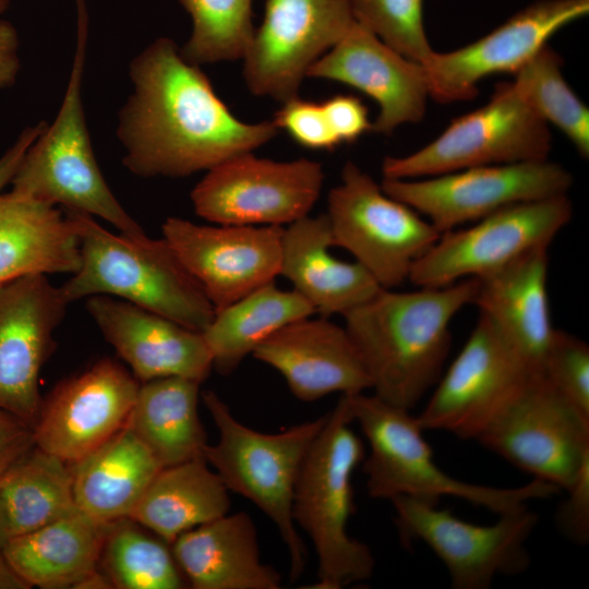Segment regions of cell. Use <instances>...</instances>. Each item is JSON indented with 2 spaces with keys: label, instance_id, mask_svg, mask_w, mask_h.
Returning a JSON list of instances; mask_svg holds the SVG:
<instances>
[{
  "label": "cell",
  "instance_id": "6da1fadb",
  "mask_svg": "<svg viewBox=\"0 0 589 589\" xmlns=\"http://www.w3.org/2000/svg\"><path fill=\"white\" fill-rule=\"evenodd\" d=\"M133 91L119 112L117 136L123 165L134 175L187 177L273 140L274 122L250 123L218 97L199 65L160 37L130 63Z\"/></svg>",
  "mask_w": 589,
  "mask_h": 589
},
{
  "label": "cell",
  "instance_id": "7a4b0ae2",
  "mask_svg": "<svg viewBox=\"0 0 589 589\" xmlns=\"http://www.w3.org/2000/svg\"><path fill=\"white\" fill-rule=\"evenodd\" d=\"M478 278L413 291L382 288L347 312L345 328L380 399L411 410L443 374L456 314L472 304Z\"/></svg>",
  "mask_w": 589,
  "mask_h": 589
},
{
  "label": "cell",
  "instance_id": "3957f363",
  "mask_svg": "<svg viewBox=\"0 0 589 589\" xmlns=\"http://www.w3.org/2000/svg\"><path fill=\"white\" fill-rule=\"evenodd\" d=\"M63 211L80 243V266L61 286L69 303L115 296L193 330L207 327L215 309L164 238L117 236L91 215Z\"/></svg>",
  "mask_w": 589,
  "mask_h": 589
},
{
  "label": "cell",
  "instance_id": "277c9868",
  "mask_svg": "<svg viewBox=\"0 0 589 589\" xmlns=\"http://www.w3.org/2000/svg\"><path fill=\"white\" fill-rule=\"evenodd\" d=\"M352 422L342 394L308 450L294 485L292 518L317 556V581L311 589H340L368 580L375 567L371 549L348 533L356 510L352 474L365 456Z\"/></svg>",
  "mask_w": 589,
  "mask_h": 589
},
{
  "label": "cell",
  "instance_id": "5b68a950",
  "mask_svg": "<svg viewBox=\"0 0 589 589\" xmlns=\"http://www.w3.org/2000/svg\"><path fill=\"white\" fill-rule=\"evenodd\" d=\"M353 421L369 445L362 460L366 490L372 498L408 496L438 505L450 496L503 515L561 492L556 485L533 479L517 488H494L456 479L434 461L423 430L410 410L393 406L375 395H347Z\"/></svg>",
  "mask_w": 589,
  "mask_h": 589
},
{
  "label": "cell",
  "instance_id": "8992f818",
  "mask_svg": "<svg viewBox=\"0 0 589 589\" xmlns=\"http://www.w3.org/2000/svg\"><path fill=\"white\" fill-rule=\"evenodd\" d=\"M75 2L76 44L61 106L52 123L45 125L26 151L10 192L100 217L121 233L140 237L144 230L111 192L92 147L82 98L88 19L85 1Z\"/></svg>",
  "mask_w": 589,
  "mask_h": 589
},
{
  "label": "cell",
  "instance_id": "52a82bcc",
  "mask_svg": "<svg viewBox=\"0 0 589 589\" xmlns=\"http://www.w3.org/2000/svg\"><path fill=\"white\" fill-rule=\"evenodd\" d=\"M219 438L206 444L203 457L229 491L252 502L277 528L290 557L291 581L303 573L306 548L292 518V498L302 462L327 414L278 433L253 430L236 419L213 390L201 394Z\"/></svg>",
  "mask_w": 589,
  "mask_h": 589
},
{
  "label": "cell",
  "instance_id": "ba28073f",
  "mask_svg": "<svg viewBox=\"0 0 589 589\" xmlns=\"http://www.w3.org/2000/svg\"><path fill=\"white\" fill-rule=\"evenodd\" d=\"M549 124L514 82L495 85L482 107L455 118L432 142L409 155L387 156L383 178L419 179L466 168L548 159Z\"/></svg>",
  "mask_w": 589,
  "mask_h": 589
},
{
  "label": "cell",
  "instance_id": "9c48e42d",
  "mask_svg": "<svg viewBox=\"0 0 589 589\" xmlns=\"http://www.w3.org/2000/svg\"><path fill=\"white\" fill-rule=\"evenodd\" d=\"M333 247L347 250L384 289L409 279L413 265L441 232L417 211L387 195L368 172L348 160L327 196Z\"/></svg>",
  "mask_w": 589,
  "mask_h": 589
},
{
  "label": "cell",
  "instance_id": "30bf717a",
  "mask_svg": "<svg viewBox=\"0 0 589 589\" xmlns=\"http://www.w3.org/2000/svg\"><path fill=\"white\" fill-rule=\"evenodd\" d=\"M390 502L401 542L428 545L447 568L454 589H488L495 576H515L530 565L525 543L539 517L528 506L482 526L412 497L397 496Z\"/></svg>",
  "mask_w": 589,
  "mask_h": 589
},
{
  "label": "cell",
  "instance_id": "8fae6325",
  "mask_svg": "<svg viewBox=\"0 0 589 589\" xmlns=\"http://www.w3.org/2000/svg\"><path fill=\"white\" fill-rule=\"evenodd\" d=\"M474 441L566 491L589 460V419L537 372Z\"/></svg>",
  "mask_w": 589,
  "mask_h": 589
},
{
  "label": "cell",
  "instance_id": "7c38bea8",
  "mask_svg": "<svg viewBox=\"0 0 589 589\" xmlns=\"http://www.w3.org/2000/svg\"><path fill=\"white\" fill-rule=\"evenodd\" d=\"M572 215L567 194L503 207L469 227L441 233L413 265L408 281L443 287L493 275L537 249L550 248Z\"/></svg>",
  "mask_w": 589,
  "mask_h": 589
},
{
  "label": "cell",
  "instance_id": "4fadbf2b",
  "mask_svg": "<svg viewBox=\"0 0 589 589\" xmlns=\"http://www.w3.org/2000/svg\"><path fill=\"white\" fill-rule=\"evenodd\" d=\"M573 182L567 169L548 158L419 179L383 178L381 188L443 233L513 204L565 195Z\"/></svg>",
  "mask_w": 589,
  "mask_h": 589
},
{
  "label": "cell",
  "instance_id": "5bb4252c",
  "mask_svg": "<svg viewBox=\"0 0 589 589\" xmlns=\"http://www.w3.org/2000/svg\"><path fill=\"white\" fill-rule=\"evenodd\" d=\"M324 177L316 160L278 161L250 152L207 170L191 201L194 212L212 224L284 227L310 215Z\"/></svg>",
  "mask_w": 589,
  "mask_h": 589
},
{
  "label": "cell",
  "instance_id": "9a60e30c",
  "mask_svg": "<svg viewBox=\"0 0 589 589\" xmlns=\"http://www.w3.org/2000/svg\"><path fill=\"white\" fill-rule=\"evenodd\" d=\"M537 372L479 313L466 344L434 385L417 422L423 431L476 440Z\"/></svg>",
  "mask_w": 589,
  "mask_h": 589
},
{
  "label": "cell",
  "instance_id": "2e32d148",
  "mask_svg": "<svg viewBox=\"0 0 589 589\" xmlns=\"http://www.w3.org/2000/svg\"><path fill=\"white\" fill-rule=\"evenodd\" d=\"M350 0H265L243 60L249 91L284 103L299 95L310 67L354 23Z\"/></svg>",
  "mask_w": 589,
  "mask_h": 589
},
{
  "label": "cell",
  "instance_id": "e0dca14e",
  "mask_svg": "<svg viewBox=\"0 0 589 589\" xmlns=\"http://www.w3.org/2000/svg\"><path fill=\"white\" fill-rule=\"evenodd\" d=\"M161 231L215 311L280 275L281 226L199 225L168 217Z\"/></svg>",
  "mask_w": 589,
  "mask_h": 589
},
{
  "label": "cell",
  "instance_id": "ac0fdd59",
  "mask_svg": "<svg viewBox=\"0 0 589 589\" xmlns=\"http://www.w3.org/2000/svg\"><path fill=\"white\" fill-rule=\"evenodd\" d=\"M70 303L45 274L0 284V409L34 426L41 407L39 374Z\"/></svg>",
  "mask_w": 589,
  "mask_h": 589
},
{
  "label": "cell",
  "instance_id": "d6986e66",
  "mask_svg": "<svg viewBox=\"0 0 589 589\" xmlns=\"http://www.w3.org/2000/svg\"><path fill=\"white\" fill-rule=\"evenodd\" d=\"M140 383L122 365L103 359L60 383L41 402L34 445L74 465L128 422Z\"/></svg>",
  "mask_w": 589,
  "mask_h": 589
},
{
  "label": "cell",
  "instance_id": "ffe728a7",
  "mask_svg": "<svg viewBox=\"0 0 589 589\" xmlns=\"http://www.w3.org/2000/svg\"><path fill=\"white\" fill-rule=\"evenodd\" d=\"M588 12L589 0H538L467 46L433 51L422 64L430 97L443 104L474 98L481 80L515 74L553 34Z\"/></svg>",
  "mask_w": 589,
  "mask_h": 589
},
{
  "label": "cell",
  "instance_id": "44dd1931",
  "mask_svg": "<svg viewBox=\"0 0 589 589\" xmlns=\"http://www.w3.org/2000/svg\"><path fill=\"white\" fill-rule=\"evenodd\" d=\"M306 77L338 82L371 97L380 109L372 131L385 136L402 124L421 121L430 97L424 67L357 22L310 67Z\"/></svg>",
  "mask_w": 589,
  "mask_h": 589
},
{
  "label": "cell",
  "instance_id": "7402d4cb",
  "mask_svg": "<svg viewBox=\"0 0 589 589\" xmlns=\"http://www.w3.org/2000/svg\"><path fill=\"white\" fill-rule=\"evenodd\" d=\"M87 311L141 383L168 376L205 381L213 360L201 332L109 296L89 297Z\"/></svg>",
  "mask_w": 589,
  "mask_h": 589
},
{
  "label": "cell",
  "instance_id": "603a6c76",
  "mask_svg": "<svg viewBox=\"0 0 589 589\" xmlns=\"http://www.w3.org/2000/svg\"><path fill=\"white\" fill-rule=\"evenodd\" d=\"M252 356L275 369L301 401L371 388L370 377L346 328L329 317L294 321L265 339Z\"/></svg>",
  "mask_w": 589,
  "mask_h": 589
},
{
  "label": "cell",
  "instance_id": "cb8c5ba5",
  "mask_svg": "<svg viewBox=\"0 0 589 589\" xmlns=\"http://www.w3.org/2000/svg\"><path fill=\"white\" fill-rule=\"evenodd\" d=\"M326 213L308 215L284 227L280 275L320 316L345 315L382 287L358 262L335 257Z\"/></svg>",
  "mask_w": 589,
  "mask_h": 589
},
{
  "label": "cell",
  "instance_id": "d4e9b609",
  "mask_svg": "<svg viewBox=\"0 0 589 589\" xmlns=\"http://www.w3.org/2000/svg\"><path fill=\"white\" fill-rule=\"evenodd\" d=\"M549 248L537 249L500 272L478 278L473 303L509 347L540 371L554 327L546 290Z\"/></svg>",
  "mask_w": 589,
  "mask_h": 589
},
{
  "label": "cell",
  "instance_id": "484cf974",
  "mask_svg": "<svg viewBox=\"0 0 589 589\" xmlns=\"http://www.w3.org/2000/svg\"><path fill=\"white\" fill-rule=\"evenodd\" d=\"M170 546L191 588H281L280 573L261 560L256 528L244 512L188 530Z\"/></svg>",
  "mask_w": 589,
  "mask_h": 589
},
{
  "label": "cell",
  "instance_id": "4316f807",
  "mask_svg": "<svg viewBox=\"0 0 589 589\" xmlns=\"http://www.w3.org/2000/svg\"><path fill=\"white\" fill-rule=\"evenodd\" d=\"M107 524L81 510L8 539L1 550L14 572L41 589L83 588L99 572Z\"/></svg>",
  "mask_w": 589,
  "mask_h": 589
},
{
  "label": "cell",
  "instance_id": "83f0119b",
  "mask_svg": "<svg viewBox=\"0 0 589 589\" xmlns=\"http://www.w3.org/2000/svg\"><path fill=\"white\" fill-rule=\"evenodd\" d=\"M79 266V236L64 211L0 194V284L28 274H73Z\"/></svg>",
  "mask_w": 589,
  "mask_h": 589
},
{
  "label": "cell",
  "instance_id": "f1b7e54d",
  "mask_svg": "<svg viewBox=\"0 0 589 589\" xmlns=\"http://www.w3.org/2000/svg\"><path fill=\"white\" fill-rule=\"evenodd\" d=\"M161 468L125 425L103 446L72 465L76 507L101 524L130 517Z\"/></svg>",
  "mask_w": 589,
  "mask_h": 589
},
{
  "label": "cell",
  "instance_id": "f546056e",
  "mask_svg": "<svg viewBox=\"0 0 589 589\" xmlns=\"http://www.w3.org/2000/svg\"><path fill=\"white\" fill-rule=\"evenodd\" d=\"M229 509V490L202 456L161 468L130 518L171 545L180 534Z\"/></svg>",
  "mask_w": 589,
  "mask_h": 589
},
{
  "label": "cell",
  "instance_id": "4dcf8cb0",
  "mask_svg": "<svg viewBox=\"0 0 589 589\" xmlns=\"http://www.w3.org/2000/svg\"><path fill=\"white\" fill-rule=\"evenodd\" d=\"M200 384L180 376L140 384L127 426L163 467L203 456L207 435L197 409Z\"/></svg>",
  "mask_w": 589,
  "mask_h": 589
},
{
  "label": "cell",
  "instance_id": "1f68e13d",
  "mask_svg": "<svg viewBox=\"0 0 589 589\" xmlns=\"http://www.w3.org/2000/svg\"><path fill=\"white\" fill-rule=\"evenodd\" d=\"M314 313L313 306L298 292L279 289L275 281L216 310L202 332L213 369L221 375L231 374L278 329Z\"/></svg>",
  "mask_w": 589,
  "mask_h": 589
},
{
  "label": "cell",
  "instance_id": "d6a6232c",
  "mask_svg": "<svg viewBox=\"0 0 589 589\" xmlns=\"http://www.w3.org/2000/svg\"><path fill=\"white\" fill-rule=\"evenodd\" d=\"M77 509L72 465L35 445L0 477L5 541Z\"/></svg>",
  "mask_w": 589,
  "mask_h": 589
},
{
  "label": "cell",
  "instance_id": "836d02e7",
  "mask_svg": "<svg viewBox=\"0 0 589 589\" xmlns=\"http://www.w3.org/2000/svg\"><path fill=\"white\" fill-rule=\"evenodd\" d=\"M99 569L111 588L189 587L170 544L130 517L107 524Z\"/></svg>",
  "mask_w": 589,
  "mask_h": 589
},
{
  "label": "cell",
  "instance_id": "e575fe53",
  "mask_svg": "<svg viewBox=\"0 0 589 589\" xmlns=\"http://www.w3.org/2000/svg\"><path fill=\"white\" fill-rule=\"evenodd\" d=\"M562 68V57L546 44L514 74L513 82L529 106L587 159L589 109L565 81Z\"/></svg>",
  "mask_w": 589,
  "mask_h": 589
},
{
  "label": "cell",
  "instance_id": "d590c367",
  "mask_svg": "<svg viewBox=\"0 0 589 589\" xmlns=\"http://www.w3.org/2000/svg\"><path fill=\"white\" fill-rule=\"evenodd\" d=\"M192 20L180 48L195 65L242 59L253 37V0H179Z\"/></svg>",
  "mask_w": 589,
  "mask_h": 589
},
{
  "label": "cell",
  "instance_id": "8d00e7d4",
  "mask_svg": "<svg viewBox=\"0 0 589 589\" xmlns=\"http://www.w3.org/2000/svg\"><path fill=\"white\" fill-rule=\"evenodd\" d=\"M354 21L404 57L424 64L431 47L423 25V0H350Z\"/></svg>",
  "mask_w": 589,
  "mask_h": 589
},
{
  "label": "cell",
  "instance_id": "74e56055",
  "mask_svg": "<svg viewBox=\"0 0 589 589\" xmlns=\"http://www.w3.org/2000/svg\"><path fill=\"white\" fill-rule=\"evenodd\" d=\"M540 372L561 396L589 419V347L582 339L555 328Z\"/></svg>",
  "mask_w": 589,
  "mask_h": 589
},
{
  "label": "cell",
  "instance_id": "f35d334b",
  "mask_svg": "<svg viewBox=\"0 0 589 589\" xmlns=\"http://www.w3.org/2000/svg\"><path fill=\"white\" fill-rule=\"evenodd\" d=\"M298 145L308 149L333 151L340 146L322 103L300 98L299 95L284 103L272 120Z\"/></svg>",
  "mask_w": 589,
  "mask_h": 589
},
{
  "label": "cell",
  "instance_id": "ab89813d",
  "mask_svg": "<svg viewBox=\"0 0 589 589\" xmlns=\"http://www.w3.org/2000/svg\"><path fill=\"white\" fill-rule=\"evenodd\" d=\"M566 492L567 497L556 509L555 524L568 541L586 545L589 542V460Z\"/></svg>",
  "mask_w": 589,
  "mask_h": 589
},
{
  "label": "cell",
  "instance_id": "60d3db41",
  "mask_svg": "<svg viewBox=\"0 0 589 589\" xmlns=\"http://www.w3.org/2000/svg\"><path fill=\"white\" fill-rule=\"evenodd\" d=\"M329 125L340 145L354 143L372 131L368 107L354 95H335L323 103Z\"/></svg>",
  "mask_w": 589,
  "mask_h": 589
},
{
  "label": "cell",
  "instance_id": "b9f144b4",
  "mask_svg": "<svg viewBox=\"0 0 589 589\" xmlns=\"http://www.w3.org/2000/svg\"><path fill=\"white\" fill-rule=\"evenodd\" d=\"M33 446V428L0 409V477Z\"/></svg>",
  "mask_w": 589,
  "mask_h": 589
},
{
  "label": "cell",
  "instance_id": "7bdbcfd3",
  "mask_svg": "<svg viewBox=\"0 0 589 589\" xmlns=\"http://www.w3.org/2000/svg\"><path fill=\"white\" fill-rule=\"evenodd\" d=\"M20 67L17 32L9 21L0 20V88L15 83Z\"/></svg>",
  "mask_w": 589,
  "mask_h": 589
},
{
  "label": "cell",
  "instance_id": "ee69618b",
  "mask_svg": "<svg viewBox=\"0 0 589 589\" xmlns=\"http://www.w3.org/2000/svg\"><path fill=\"white\" fill-rule=\"evenodd\" d=\"M45 125L46 123L40 121L35 125L25 128L13 145L0 157V194L11 183L26 151L40 134Z\"/></svg>",
  "mask_w": 589,
  "mask_h": 589
},
{
  "label": "cell",
  "instance_id": "f6af8a7d",
  "mask_svg": "<svg viewBox=\"0 0 589 589\" xmlns=\"http://www.w3.org/2000/svg\"><path fill=\"white\" fill-rule=\"evenodd\" d=\"M0 589H29V586L14 572L0 548Z\"/></svg>",
  "mask_w": 589,
  "mask_h": 589
},
{
  "label": "cell",
  "instance_id": "bcb514c9",
  "mask_svg": "<svg viewBox=\"0 0 589 589\" xmlns=\"http://www.w3.org/2000/svg\"><path fill=\"white\" fill-rule=\"evenodd\" d=\"M4 542H5V538H4L3 524H2V517H1V510H0V548H2Z\"/></svg>",
  "mask_w": 589,
  "mask_h": 589
},
{
  "label": "cell",
  "instance_id": "7dc6e473",
  "mask_svg": "<svg viewBox=\"0 0 589 589\" xmlns=\"http://www.w3.org/2000/svg\"><path fill=\"white\" fill-rule=\"evenodd\" d=\"M10 0H0V15L9 8Z\"/></svg>",
  "mask_w": 589,
  "mask_h": 589
}]
</instances>
